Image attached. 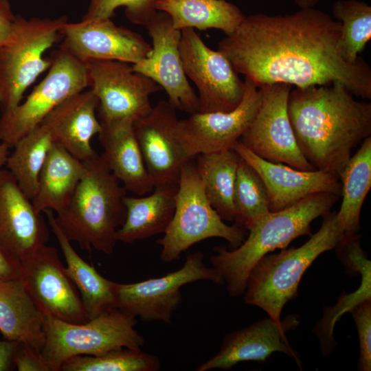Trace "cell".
I'll return each mask as SVG.
<instances>
[{"label": "cell", "instance_id": "2", "mask_svg": "<svg viewBox=\"0 0 371 371\" xmlns=\"http://www.w3.org/2000/svg\"><path fill=\"white\" fill-rule=\"evenodd\" d=\"M287 110L305 159L338 177L352 149L371 136V102L356 100L341 83L291 90Z\"/></svg>", "mask_w": 371, "mask_h": 371}, {"label": "cell", "instance_id": "34", "mask_svg": "<svg viewBox=\"0 0 371 371\" xmlns=\"http://www.w3.org/2000/svg\"><path fill=\"white\" fill-rule=\"evenodd\" d=\"M159 358L141 348H121L100 355H78L65 361L60 371H156Z\"/></svg>", "mask_w": 371, "mask_h": 371}, {"label": "cell", "instance_id": "15", "mask_svg": "<svg viewBox=\"0 0 371 371\" xmlns=\"http://www.w3.org/2000/svg\"><path fill=\"white\" fill-rule=\"evenodd\" d=\"M20 265V278L43 315L74 324L89 320L79 291L56 248L45 245Z\"/></svg>", "mask_w": 371, "mask_h": 371}, {"label": "cell", "instance_id": "21", "mask_svg": "<svg viewBox=\"0 0 371 371\" xmlns=\"http://www.w3.org/2000/svg\"><path fill=\"white\" fill-rule=\"evenodd\" d=\"M297 324L296 315L289 316L281 322L269 317L235 330L225 336L218 352L196 370H227L242 361H265L274 352L289 355L300 366L297 352L286 336V331Z\"/></svg>", "mask_w": 371, "mask_h": 371}, {"label": "cell", "instance_id": "36", "mask_svg": "<svg viewBox=\"0 0 371 371\" xmlns=\"http://www.w3.org/2000/svg\"><path fill=\"white\" fill-rule=\"evenodd\" d=\"M355 322L360 346L358 368L371 370V300H365L349 311Z\"/></svg>", "mask_w": 371, "mask_h": 371}, {"label": "cell", "instance_id": "35", "mask_svg": "<svg viewBox=\"0 0 371 371\" xmlns=\"http://www.w3.org/2000/svg\"><path fill=\"white\" fill-rule=\"evenodd\" d=\"M159 0H90L82 19H111L115 10L125 8V15L131 23L145 26L157 14Z\"/></svg>", "mask_w": 371, "mask_h": 371}, {"label": "cell", "instance_id": "32", "mask_svg": "<svg viewBox=\"0 0 371 371\" xmlns=\"http://www.w3.org/2000/svg\"><path fill=\"white\" fill-rule=\"evenodd\" d=\"M333 15L341 23L339 49L350 63L362 58L359 54L371 38V7L364 1L338 0L333 3Z\"/></svg>", "mask_w": 371, "mask_h": 371}, {"label": "cell", "instance_id": "31", "mask_svg": "<svg viewBox=\"0 0 371 371\" xmlns=\"http://www.w3.org/2000/svg\"><path fill=\"white\" fill-rule=\"evenodd\" d=\"M53 144L49 132L40 124L14 144L7 159L8 170L31 200L36 194L40 172Z\"/></svg>", "mask_w": 371, "mask_h": 371}, {"label": "cell", "instance_id": "7", "mask_svg": "<svg viewBox=\"0 0 371 371\" xmlns=\"http://www.w3.org/2000/svg\"><path fill=\"white\" fill-rule=\"evenodd\" d=\"M192 160L182 168L172 218L163 237L157 240L165 262L179 259L183 251L207 238H223L233 249L245 239L244 227L227 225L212 207Z\"/></svg>", "mask_w": 371, "mask_h": 371}, {"label": "cell", "instance_id": "40", "mask_svg": "<svg viewBox=\"0 0 371 371\" xmlns=\"http://www.w3.org/2000/svg\"><path fill=\"white\" fill-rule=\"evenodd\" d=\"M16 344L8 339L0 340V371H8L14 368L12 359Z\"/></svg>", "mask_w": 371, "mask_h": 371}, {"label": "cell", "instance_id": "14", "mask_svg": "<svg viewBox=\"0 0 371 371\" xmlns=\"http://www.w3.org/2000/svg\"><path fill=\"white\" fill-rule=\"evenodd\" d=\"M239 104L228 112H196L177 122L175 135L187 155L194 158L233 149L252 123L262 100L261 89L245 78Z\"/></svg>", "mask_w": 371, "mask_h": 371}, {"label": "cell", "instance_id": "8", "mask_svg": "<svg viewBox=\"0 0 371 371\" xmlns=\"http://www.w3.org/2000/svg\"><path fill=\"white\" fill-rule=\"evenodd\" d=\"M65 16L55 19L16 15L8 41L0 48V80L3 111L16 106L27 88L48 70L50 58L44 54L57 42Z\"/></svg>", "mask_w": 371, "mask_h": 371}, {"label": "cell", "instance_id": "20", "mask_svg": "<svg viewBox=\"0 0 371 371\" xmlns=\"http://www.w3.org/2000/svg\"><path fill=\"white\" fill-rule=\"evenodd\" d=\"M233 150L262 179L269 198L271 212L287 208L303 199L318 193L341 196V183L336 175L319 170H302L281 163L265 160L238 141Z\"/></svg>", "mask_w": 371, "mask_h": 371}, {"label": "cell", "instance_id": "27", "mask_svg": "<svg viewBox=\"0 0 371 371\" xmlns=\"http://www.w3.org/2000/svg\"><path fill=\"white\" fill-rule=\"evenodd\" d=\"M66 261V270L78 289L90 319L116 308L114 282L102 275L74 250L71 241L57 224L54 212L44 211Z\"/></svg>", "mask_w": 371, "mask_h": 371}, {"label": "cell", "instance_id": "25", "mask_svg": "<svg viewBox=\"0 0 371 371\" xmlns=\"http://www.w3.org/2000/svg\"><path fill=\"white\" fill-rule=\"evenodd\" d=\"M0 332L40 350L44 345L43 314L20 278L0 280Z\"/></svg>", "mask_w": 371, "mask_h": 371}, {"label": "cell", "instance_id": "5", "mask_svg": "<svg viewBox=\"0 0 371 371\" xmlns=\"http://www.w3.org/2000/svg\"><path fill=\"white\" fill-rule=\"evenodd\" d=\"M320 228L302 245L267 254L254 265L247 279L244 300L281 322L284 306L293 299L302 276L322 254L335 249L343 236L337 212L323 216Z\"/></svg>", "mask_w": 371, "mask_h": 371}, {"label": "cell", "instance_id": "18", "mask_svg": "<svg viewBox=\"0 0 371 371\" xmlns=\"http://www.w3.org/2000/svg\"><path fill=\"white\" fill-rule=\"evenodd\" d=\"M61 46L78 58L117 60L131 65L146 58L151 45L139 33L115 24L111 19H82L60 29Z\"/></svg>", "mask_w": 371, "mask_h": 371}, {"label": "cell", "instance_id": "16", "mask_svg": "<svg viewBox=\"0 0 371 371\" xmlns=\"http://www.w3.org/2000/svg\"><path fill=\"white\" fill-rule=\"evenodd\" d=\"M144 27L151 38V50L146 58L132 65L133 69L164 89L169 103L176 109L189 114L199 112L198 96L185 74L181 58V30L175 29L170 16L161 11Z\"/></svg>", "mask_w": 371, "mask_h": 371}, {"label": "cell", "instance_id": "13", "mask_svg": "<svg viewBox=\"0 0 371 371\" xmlns=\"http://www.w3.org/2000/svg\"><path fill=\"white\" fill-rule=\"evenodd\" d=\"M259 88L260 107L240 142L265 160L302 170H315L299 149L290 123L287 104L291 86L278 83Z\"/></svg>", "mask_w": 371, "mask_h": 371}, {"label": "cell", "instance_id": "30", "mask_svg": "<svg viewBox=\"0 0 371 371\" xmlns=\"http://www.w3.org/2000/svg\"><path fill=\"white\" fill-rule=\"evenodd\" d=\"M240 156L233 149L199 155L195 167L207 199L224 221H235L234 190Z\"/></svg>", "mask_w": 371, "mask_h": 371}, {"label": "cell", "instance_id": "26", "mask_svg": "<svg viewBox=\"0 0 371 371\" xmlns=\"http://www.w3.org/2000/svg\"><path fill=\"white\" fill-rule=\"evenodd\" d=\"M85 172L83 161L54 143L40 172L38 188L32 200L36 210L63 212L68 206Z\"/></svg>", "mask_w": 371, "mask_h": 371}, {"label": "cell", "instance_id": "37", "mask_svg": "<svg viewBox=\"0 0 371 371\" xmlns=\"http://www.w3.org/2000/svg\"><path fill=\"white\" fill-rule=\"evenodd\" d=\"M12 360L19 371H49L41 350L25 344L17 342Z\"/></svg>", "mask_w": 371, "mask_h": 371}, {"label": "cell", "instance_id": "23", "mask_svg": "<svg viewBox=\"0 0 371 371\" xmlns=\"http://www.w3.org/2000/svg\"><path fill=\"white\" fill-rule=\"evenodd\" d=\"M133 122L131 120L100 122L98 139L104 149L102 157L124 189L144 196L151 192L155 186L147 172Z\"/></svg>", "mask_w": 371, "mask_h": 371}, {"label": "cell", "instance_id": "33", "mask_svg": "<svg viewBox=\"0 0 371 371\" xmlns=\"http://www.w3.org/2000/svg\"><path fill=\"white\" fill-rule=\"evenodd\" d=\"M234 205L236 224L248 230L270 212L269 198L262 179L241 157L236 171Z\"/></svg>", "mask_w": 371, "mask_h": 371}, {"label": "cell", "instance_id": "6", "mask_svg": "<svg viewBox=\"0 0 371 371\" xmlns=\"http://www.w3.org/2000/svg\"><path fill=\"white\" fill-rule=\"evenodd\" d=\"M136 317L114 308L82 324L43 315L42 357L49 371L78 355H100L121 348H141L144 337L135 328Z\"/></svg>", "mask_w": 371, "mask_h": 371}, {"label": "cell", "instance_id": "10", "mask_svg": "<svg viewBox=\"0 0 371 371\" xmlns=\"http://www.w3.org/2000/svg\"><path fill=\"white\" fill-rule=\"evenodd\" d=\"M203 260V253L195 251L187 256L182 267L163 276L130 284L114 282L116 308L145 322L170 324L182 302L183 286L200 280L224 283L217 271L207 267Z\"/></svg>", "mask_w": 371, "mask_h": 371}, {"label": "cell", "instance_id": "39", "mask_svg": "<svg viewBox=\"0 0 371 371\" xmlns=\"http://www.w3.org/2000/svg\"><path fill=\"white\" fill-rule=\"evenodd\" d=\"M21 277V265L0 247V280Z\"/></svg>", "mask_w": 371, "mask_h": 371}, {"label": "cell", "instance_id": "9", "mask_svg": "<svg viewBox=\"0 0 371 371\" xmlns=\"http://www.w3.org/2000/svg\"><path fill=\"white\" fill-rule=\"evenodd\" d=\"M50 60L47 75L25 101L0 116V141L10 148L40 125L56 106L89 87L86 62L61 45Z\"/></svg>", "mask_w": 371, "mask_h": 371}, {"label": "cell", "instance_id": "43", "mask_svg": "<svg viewBox=\"0 0 371 371\" xmlns=\"http://www.w3.org/2000/svg\"><path fill=\"white\" fill-rule=\"evenodd\" d=\"M1 98H2V88H1V83L0 80V107L1 105Z\"/></svg>", "mask_w": 371, "mask_h": 371}, {"label": "cell", "instance_id": "41", "mask_svg": "<svg viewBox=\"0 0 371 371\" xmlns=\"http://www.w3.org/2000/svg\"><path fill=\"white\" fill-rule=\"evenodd\" d=\"M10 148L3 142L0 141V171L6 164L7 159L10 154Z\"/></svg>", "mask_w": 371, "mask_h": 371}, {"label": "cell", "instance_id": "19", "mask_svg": "<svg viewBox=\"0 0 371 371\" xmlns=\"http://www.w3.org/2000/svg\"><path fill=\"white\" fill-rule=\"evenodd\" d=\"M49 238V224L8 169L0 171V247L21 262Z\"/></svg>", "mask_w": 371, "mask_h": 371}, {"label": "cell", "instance_id": "11", "mask_svg": "<svg viewBox=\"0 0 371 371\" xmlns=\"http://www.w3.org/2000/svg\"><path fill=\"white\" fill-rule=\"evenodd\" d=\"M179 52L185 74L196 87L199 113L228 112L240 102L244 81L229 60L210 48L195 30H181Z\"/></svg>", "mask_w": 371, "mask_h": 371}, {"label": "cell", "instance_id": "1", "mask_svg": "<svg viewBox=\"0 0 371 371\" xmlns=\"http://www.w3.org/2000/svg\"><path fill=\"white\" fill-rule=\"evenodd\" d=\"M341 23L315 8L284 14L245 16L218 50L256 86L282 83L306 88L341 83L371 99V69L347 62L339 49Z\"/></svg>", "mask_w": 371, "mask_h": 371}, {"label": "cell", "instance_id": "4", "mask_svg": "<svg viewBox=\"0 0 371 371\" xmlns=\"http://www.w3.org/2000/svg\"><path fill=\"white\" fill-rule=\"evenodd\" d=\"M83 162L85 174L68 206L55 219L67 238L81 249L111 254L126 217V190L102 155Z\"/></svg>", "mask_w": 371, "mask_h": 371}, {"label": "cell", "instance_id": "24", "mask_svg": "<svg viewBox=\"0 0 371 371\" xmlns=\"http://www.w3.org/2000/svg\"><path fill=\"white\" fill-rule=\"evenodd\" d=\"M177 189V183H165L155 186L149 195L126 196V217L117 241L133 243L164 233L175 212Z\"/></svg>", "mask_w": 371, "mask_h": 371}, {"label": "cell", "instance_id": "12", "mask_svg": "<svg viewBox=\"0 0 371 371\" xmlns=\"http://www.w3.org/2000/svg\"><path fill=\"white\" fill-rule=\"evenodd\" d=\"M89 87L98 100L100 122L136 120L153 107L150 97L162 90L153 80L117 60L86 62Z\"/></svg>", "mask_w": 371, "mask_h": 371}, {"label": "cell", "instance_id": "3", "mask_svg": "<svg viewBox=\"0 0 371 371\" xmlns=\"http://www.w3.org/2000/svg\"><path fill=\"white\" fill-rule=\"evenodd\" d=\"M339 196L328 192L308 196L287 208L270 212L249 229L247 238L238 247H214L210 262L229 296L244 294L249 272L264 256L285 249L296 238L311 236V222L330 212Z\"/></svg>", "mask_w": 371, "mask_h": 371}, {"label": "cell", "instance_id": "42", "mask_svg": "<svg viewBox=\"0 0 371 371\" xmlns=\"http://www.w3.org/2000/svg\"><path fill=\"white\" fill-rule=\"evenodd\" d=\"M300 8H314L319 0H294Z\"/></svg>", "mask_w": 371, "mask_h": 371}, {"label": "cell", "instance_id": "28", "mask_svg": "<svg viewBox=\"0 0 371 371\" xmlns=\"http://www.w3.org/2000/svg\"><path fill=\"white\" fill-rule=\"evenodd\" d=\"M156 8L166 13L179 30L216 29L228 35L245 17L237 5L226 0H159Z\"/></svg>", "mask_w": 371, "mask_h": 371}, {"label": "cell", "instance_id": "22", "mask_svg": "<svg viewBox=\"0 0 371 371\" xmlns=\"http://www.w3.org/2000/svg\"><path fill=\"white\" fill-rule=\"evenodd\" d=\"M98 100L91 89L67 98L56 106L42 121L54 143L60 145L81 161L97 153L91 146L93 137L102 130L96 116Z\"/></svg>", "mask_w": 371, "mask_h": 371}, {"label": "cell", "instance_id": "29", "mask_svg": "<svg viewBox=\"0 0 371 371\" xmlns=\"http://www.w3.org/2000/svg\"><path fill=\"white\" fill-rule=\"evenodd\" d=\"M342 202L337 218L344 235L357 234L360 214L371 188V136L366 138L339 176Z\"/></svg>", "mask_w": 371, "mask_h": 371}, {"label": "cell", "instance_id": "17", "mask_svg": "<svg viewBox=\"0 0 371 371\" xmlns=\"http://www.w3.org/2000/svg\"><path fill=\"white\" fill-rule=\"evenodd\" d=\"M168 101L161 100L133 122V128L147 172L154 186L178 184L190 157L175 135L179 118Z\"/></svg>", "mask_w": 371, "mask_h": 371}, {"label": "cell", "instance_id": "38", "mask_svg": "<svg viewBox=\"0 0 371 371\" xmlns=\"http://www.w3.org/2000/svg\"><path fill=\"white\" fill-rule=\"evenodd\" d=\"M16 16L8 0H0V48L10 39Z\"/></svg>", "mask_w": 371, "mask_h": 371}]
</instances>
